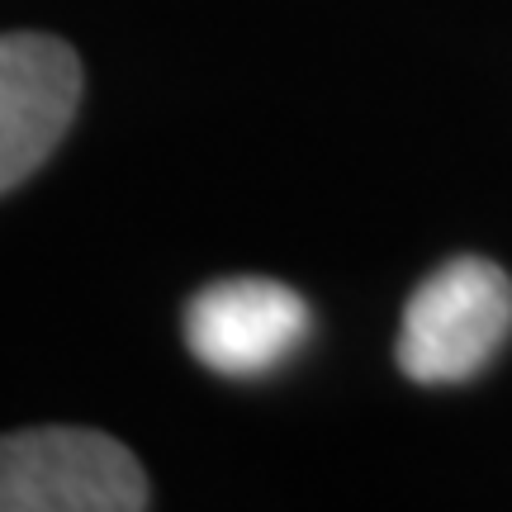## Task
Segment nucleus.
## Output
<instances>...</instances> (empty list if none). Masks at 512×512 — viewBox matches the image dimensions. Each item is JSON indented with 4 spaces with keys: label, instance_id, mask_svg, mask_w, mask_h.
I'll use <instances>...</instances> for the list:
<instances>
[{
    "label": "nucleus",
    "instance_id": "7ed1b4c3",
    "mask_svg": "<svg viewBox=\"0 0 512 512\" xmlns=\"http://www.w3.org/2000/svg\"><path fill=\"white\" fill-rule=\"evenodd\" d=\"M309 328V304L290 285L261 275L204 285L185 304V347L223 380H261L280 370L304 347Z\"/></svg>",
    "mask_w": 512,
    "mask_h": 512
},
{
    "label": "nucleus",
    "instance_id": "20e7f679",
    "mask_svg": "<svg viewBox=\"0 0 512 512\" xmlns=\"http://www.w3.org/2000/svg\"><path fill=\"white\" fill-rule=\"evenodd\" d=\"M81 105V57L57 34H0V195L57 152Z\"/></svg>",
    "mask_w": 512,
    "mask_h": 512
},
{
    "label": "nucleus",
    "instance_id": "f03ea898",
    "mask_svg": "<svg viewBox=\"0 0 512 512\" xmlns=\"http://www.w3.org/2000/svg\"><path fill=\"white\" fill-rule=\"evenodd\" d=\"M147 475L95 427H24L0 437V512H138Z\"/></svg>",
    "mask_w": 512,
    "mask_h": 512
},
{
    "label": "nucleus",
    "instance_id": "f257e3e1",
    "mask_svg": "<svg viewBox=\"0 0 512 512\" xmlns=\"http://www.w3.org/2000/svg\"><path fill=\"white\" fill-rule=\"evenodd\" d=\"M512 332V280L484 256H456L422 280L399 323L394 361L418 384H465Z\"/></svg>",
    "mask_w": 512,
    "mask_h": 512
}]
</instances>
